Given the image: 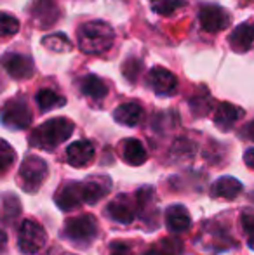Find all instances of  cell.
Here are the masks:
<instances>
[{"instance_id": "obj_32", "label": "cell", "mask_w": 254, "mask_h": 255, "mask_svg": "<svg viewBox=\"0 0 254 255\" xmlns=\"http://www.w3.org/2000/svg\"><path fill=\"white\" fill-rule=\"evenodd\" d=\"M244 161H246V165H248V167H251L253 170H254V148H251V149H248V151H246Z\"/></svg>"}, {"instance_id": "obj_28", "label": "cell", "mask_w": 254, "mask_h": 255, "mask_svg": "<svg viewBox=\"0 0 254 255\" xmlns=\"http://www.w3.org/2000/svg\"><path fill=\"white\" fill-rule=\"evenodd\" d=\"M14 158H16L14 149L7 144V141H2V151H0V170L2 172L9 170V167L14 163Z\"/></svg>"}, {"instance_id": "obj_2", "label": "cell", "mask_w": 254, "mask_h": 255, "mask_svg": "<svg viewBox=\"0 0 254 255\" xmlns=\"http://www.w3.org/2000/svg\"><path fill=\"white\" fill-rule=\"evenodd\" d=\"M73 122H70L68 118H51V120L44 122L42 125H38L30 135V144L33 148L40 149H54L56 146H59L61 142L68 141L70 135L73 134Z\"/></svg>"}, {"instance_id": "obj_7", "label": "cell", "mask_w": 254, "mask_h": 255, "mask_svg": "<svg viewBox=\"0 0 254 255\" xmlns=\"http://www.w3.org/2000/svg\"><path fill=\"white\" fill-rule=\"evenodd\" d=\"M2 122L7 128L12 130H21L26 128L31 122V113L28 104L23 99H10L9 103H5L2 111Z\"/></svg>"}, {"instance_id": "obj_25", "label": "cell", "mask_w": 254, "mask_h": 255, "mask_svg": "<svg viewBox=\"0 0 254 255\" xmlns=\"http://www.w3.org/2000/svg\"><path fill=\"white\" fill-rule=\"evenodd\" d=\"M187 5V0H152V9L160 16H171Z\"/></svg>"}, {"instance_id": "obj_18", "label": "cell", "mask_w": 254, "mask_h": 255, "mask_svg": "<svg viewBox=\"0 0 254 255\" xmlns=\"http://www.w3.org/2000/svg\"><path fill=\"white\" fill-rule=\"evenodd\" d=\"M120 153H122V160L126 163L132 165V167H138L146 161V149L138 139H126L120 144Z\"/></svg>"}, {"instance_id": "obj_29", "label": "cell", "mask_w": 254, "mask_h": 255, "mask_svg": "<svg viewBox=\"0 0 254 255\" xmlns=\"http://www.w3.org/2000/svg\"><path fill=\"white\" fill-rule=\"evenodd\" d=\"M21 212V207H19V202H17V198L14 200V203H12V207H9V203L3 200V219H10V217H16L17 214Z\"/></svg>"}, {"instance_id": "obj_22", "label": "cell", "mask_w": 254, "mask_h": 255, "mask_svg": "<svg viewBox=\"0 0 254 255\" xmlns=\"http://www.w3.org/2000/svg\"><path fill=\"white\" fill-rule=\"evenodd\" d=\"M35 101H37L40 111H44V113L45 111L54 110V108H61L66 104V99H64L63 96L56 94L51 89H40V91L37 92V96H35Z\"/></svg>"}, {"instance_id": "obj_1", "label": "cell", "mask_w": 254, "mask_h": 255, "mask_svg": "<svg viewBox=\"0 0 254 255\" xmlns=\"http://www.w3.org/2000/svg\"><path fill=\"white\" fill-rule=\"evenodd\" d=\"M115 31L105 21H89L78 26L77 45L85 54H103L113 45Z\"/></svg>"}, {"instance_id": "obj_24", "label": "cell", "mask_w": 254, "mask_h": 255, "mask_svg": "<svg viewBox=\"0 0 254 255\" xmlns=\"http://www.w3.org/2000/svg\"><path fill=\"white\" fill-rule=\"evenodd\" d=\"M42 45L51 52H70L71 51V42L64 33L47 35L42 38Z\"/></svg>"}, {"instance_id": "obj_23", "label": "cell", "mask_w": 254, "mask_h": 255, "mask_svg": "<svg viewBox=\"0 0 254 255\" xmlns=\"http://www.w3.org/2000/svg\"><path fill=\"white\" fill-rule=\"evenodd\" d=\"M206 240H207V249L211 250H227L235 245L230 235L225 231H218L213 228H206Z\"/></svg>"}, {"instance_id": "obj_27", "label": "cell", "mask_w": 254, "mask_h": 255, "mask_svg": "<svg viewBox=\"0 0 254 255\" xmlns=\"http://www.w3.org/2000/svg\"><path fill=\"white\" fill-rule=\"evenodd\" d=\"M241 224L244 233L249 236V245L254 249V210H244L241 215Z\"/></svg>"}, {"instance_id": "obj_16", "label": "cell", "mask_w": 254, "mask_h": 255, "mask_svg": "<svg viewBox=\"0 0 254 255\" xmlns=\"http://www.w3.org/2000/svg\"><path fill=\"white\" fill-rule=\"evenodd\" d=\"M56 205H58L61 210H73L78 205L84 202L82 198V186L78 182H68L64 184L54 196Z\"/></svg>"}, {"instance_id": "obj_26", "label": "cell", "mask_w": 254, "mask_h": 255, "mask_svg": "<svg viewBox=\"0 0 254 255\" xmlns=\"http://www.w3.org/2000/svg\"><path fill=\"white\" fill-rule=\"evenodd\" d=\"M0 21H2V37L3 38L10 37V35H16L17 31H19V21H17L14 16H9L7 12H2Z\"/></svg>"}, {"instance_id": "obj_5", "label": "cell", "mask_w": 254, "mask_h": 255, "mask_svg": "<svg viewBox=\"0 0 254 255\" xmlns=\"http://www.w3.org/2000/svg\"><path fill=\"white\" fill-rule=\"evenodd\" d=\"M47 177V163L38 156H28L21 163L19 181L24 191L35 193Z\"/></svg>"}, {"instance_id": "obj_12", "label": "cell", "mask_w": 254, "mask_h": 255, "mask_svg": "<svg viewBox=\"0 0 254 255\" xmlns=\"http://www.w3.org/2000/svg\"><path fill=\"white\" fill-rule=\"evenodd\" d=\"M66 160L71 167H87L94 160V146L89 141H75L66 148Z\"/></svg>"}, {"instance_id": "obj_10", "label": "cell", "mask_w": 254, "mask_h": 255, "mask_svg": "<svg viewBox=\"0 0 254 255\" xmlns=\"http://www.w3.org/2000/svg\"><path fill=\"white\" fill-rule=\"evenodd\" d=\"M30 14L40 28H51L59 19V9L54 0H35L30 7Z\"/></svg>"}, {"instance_id": "obj_17", "label": "cell", "mask_w": 254, "mask_h": 255, "mask_svg": "<svg viewBox=\"0 0 254 255\" xmlns=\"http://www.w3.org/2000/svg\"><path fill=\"white\" fill-rule=\"evenodd\" d=\"M166 222H167V228L173 233H183L190 228L192 217L185 207H181V205H171L166 212Z\"/></svg>"}, {"instance_id": "obj_34", "label": "cell", "mask_w": 254, "mask_h": 255, "mask_svg": "<svg viewBox=\"0 0 254 255\" xmlns=\"http://www.w3.org/2000/svg\"><path fill=\"white\" fill-rule=\"evenodd\" d=\"M51 255H70V254H64V252H52Z\"/></svg>"}, {"instance_id": "obj_15", "label": "cell", "mask_w": 254, "mask_h": 255, "mask_svg": "<svg viewBox=\"0 0 254 255\" xmlns=\"http://www.w3.org/2000/svg\"><path fill=\"white\" fill-rule=\"evenodd\" d=\"M228 44L235 52H248L254 44V23L239 24L228 35Z\"/></svg>"}, {"instance_id": "obj_13", "label": "cell", "mask_w": 254, "mask_h": 255, "mask_svg": "<svg viewBox=\"0 0 254 255\" xmlns=\"http://www.w3.org/2000/svg\"><path fill=\"white\" fill-rule=\"evenodd\" d=\"M242 117H244V110H241V108L234 106V104H230V103H221L220 106L216 108V111H214L213 120L220 130L227 132V130H230Z\"/></svg>"}, {"instance_id": "obj_14", "label": "cell", "mask_w": 254, "mask_h": 255, "mask_svg": "<svg viewBox=\"0 0 254 255\" xmlns=\"http://www.w3.org/2000/svg\"><path fill=\"white\" fill-rule=\"evenodd\" d=\"M143 117H145V111H143L141 104L136 101L120 104L113 111V118H115L117 124L126 125V127H136V125H139L143 122Z\"/></svg>"}, {"instance_id": "obj_21", "label": "cell", "mask_w": 254, "mask_h": 255, "mask_svg": "<svg viewBox=\"0 0 254 255\" xmlns=\"http://www.w3.org/2000/svg\"><path fill=\"white\" fill-rule=\"evenodd\" d=\"M242 191V184L234 177H221L211 188V195L214 198H223V200H234L239 193Z\"/></svg>"}, {"instance_id": "obj_30", "label": "cell", "mask_w": 254, "mask_h": 255, "mask_svg": "<svg viewBox=\"0 0 254 255\" xmlns=\"http://www.w3.org/2000/svg\"><path fill=\"white\" fill-rule=\"evenodd\" d=\"M110 255H132L131 249L126 245V243H120V242H115L112 243V247H110Z\"/></svg>"}, {"instance_id": "obj_8", "label": "cell", "mask_w": 254, "mask_h": 255, "mask_svg": "<svg viewBox=\"0 0 254 255\" xmlns=\"http://www.w3.org/2000/svg\"><path fill=\"white\" fill-rule=\"evenodd\" d=\"M146 84L155 94L159 96H173L178 89V80L174 73L162 66H155L148 71L146 77Z\"/></svg>"}, {"instance_id": "obj_6", "label": "cell", "mask_w": 254, "mask_h": 255, "mask_svg": "<svg viewBox=\"0 0 254 255\" xmlns=\"http://www.w3.org/2000/svg\"><path fill=\"white\" fill-rule=\"evenodd\" d=\"M199 23L204 31L218 33V31L230 26L232 17L223 7L216 5V3H206L199 10Z\"/></svg>"}, {"instance_id": "obj_19", "label": "cell", "mask_w": 254, "mask_h": 255, "mask_svg": "<svg viewBox=\"0 0 254 255\" xmlns=\"http://www.w3.org/2000/svg\"><path fill=\"white\" fill-rule=\"evenodd\" d=\"M106 212H108V215L113 221L120 222V224H131V222L134 221V210H132L127 196H117V198L106 207Z\"/></svg>"}, {"instance_id": "obj_20", "label": "cell", "mask_w": 254, "mask_h": 255, "mask_svg": "<svg viewBox=\"0 0 254 255\" xmlns=\"http://www.w3.org/2000/svg\"><path fill=\"white\" fill-rule=\"evenodd\" d=\"M80 91L84 96L94 99V101H103L108 94V85L96 75H87L82 78L80 82Z\"/></svg>"}, {"instance_id": "obj_4", "label": "cell", "mask_w": 254, "mask_h": 255, "mask_svg": "<svg viewBox=\"0 0 254 255\" xmlns=\"http://www.w3.org/2000/svg\"><path fill=\"white\" fill-rule=\"evenodd\" d=\"M98 235V222L91 214L77 215L64 224V236L77 245H87Z\"/></svg>"}, {"instance_id": "obj_3", "label": "cell", "mask_w": 254, "mask_h": 255, "mask_svg": "<svg viewBox=\"0 0 254 255\" xmlns=\"http://www.w3.org/2000/svg\"><path fill=\"white\" fill-rule=\"evenodd\" d=\"M45 242H47V235H45L44 228L38 222L24 221L21 224L19 231H17V249L26 255H35L44 249Z\"/></svg>"}, {"instance_id": "obj_33", "label": "cell", "mask_w": 254, "mask_h": 255, "mask_svg": "<svg viewBox=\"0 0 254 255\" xmlns=\"http://www.w3.org/2000/svg\"><path fill=\"white\" fill-rule=\"evenodd\" d=\"M145 255H167L166 252H164V250L162 249H160V247L159 245H155V247H153V249H150L148 250V252H146Z\"/></svg>"}, {"instance_id": "obj_31", "label": "cell", "mask_w": 254, "mask_h": 255, "mask_svg": "<svg viewBox=\"0 0 254 255\" xmlns=\"http://www.w3.org/2000/svg\"><path fill=\"white\" fill-rule=\"evenodd\" d=\"M242 135H244L246 139H249V141L254 142V120L251 124H248L244 128H242Z\"/></svg>"}, {"instance_id": "obj_9", "label": "cell", "mask_w": 254, "mask_h": 255, "mask_svg": "<svg viewBox=\"0 0 254 255\" xmlns=\"http://www.w3.org/2000/svg\"><path fill=\"white\" fill-rule=\"evenodd\" d=\"M2 64L5 71L16 80H26L33 75V61L31 57L19 52H7L2 57Z\"/></svg>"}, {"instance_id": "obj_11", "label": "cell", "mask_w": 254, "mask_h": 255, "mask_svg": "<svg viewBox=\"0 0 254 255\" xmlns=\"http://www.w3.org/2000/svg\"><path fill=\"white\" fill-rule=\"evenodd\" d=\"M80 186H82V198H84V203L94 205L110 193L112 181H110L108 177H105V175H94V177H89L87 181H84Z\"/></svg>"}]
</instances>
